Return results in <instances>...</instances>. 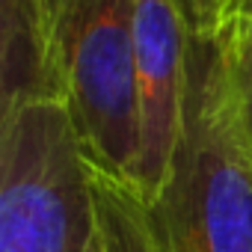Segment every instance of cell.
I'll return each mask as SVG.
<instances>
[{
    "label": "cell",
    "mask_w": 252,
    "mask_h": 252,
    "mask_svg": "<svg viewBox=\"0 0 252 252\" xmlns=\"http://www.w3.org/2000/svg\"><path fill=\"white\" fill-rule=\"evenodd\" d=\"M220 42H222V45L228 48V54H234V57L243 54V51H249V48H252V15L246 18V24H243L231 39H220Z\"/></svg>",
    "instance_id": "cell-10"
},
{
    "label": "cell",
    "mask_w": 252,
    "mask_h": 252,
    "mask_svg": "<svg viewBox=\"0 0 252 252\" xmlns=\"http://www.w3.org/2000/svg\"><path fill=\"white\" fill-rule=\"evenodd\" d=\"M152 211L172 252H252V137L220 39L190 48L181 140Z\"/></svg>",
    "instance_id": "cell-1"
},
{
    "label": "cell",
    "mask_w": 252,
    "mask_h": 252,
    "mask_svg": "<svg viewBox=\"0 0 252 252\" xmlns=\"http://www.w3.org/2000/svg\"><path fill=\"white\" fill-rule=\"evenodd\" d=\"M98 214L60 98L0 113V252H95Z\"/></svg>",
    "instance_id": "cell-2"
},
{
    "label": "cell",
    "mask_w": 252,
    "mask_h": 252,
    "mask_svg": "<svg viewBox=\"0 0 252 252\" xmlns=\"http://www.w3.org/2000/svg\"><path fill=\"white\" fill-rule=\"evenodd\" d=\"M193 42L220 39V0H178Z\"/></svg>",
    "instance_id": "cell-7"
},
{
    "label": "cell",
    "mask_w": 252,
    "mask_h": 252,
    "mask_svg": "<svg viewBox=\"0 0 252 252\" xmlns=\"http://www.w3.org/2000/svg\"><path fill=\"white\" fill-rule=\"evenodd\" d=\"M190 30L178 0H137V107L140 163L134 190L152 205L181 140L190 86Z\"/></svg>",
    "instance_id": "cell-4"
},
{
    "label": "cell",
    "mask_w": 252,
    "mask_h": 252,
    "mask_svg": "<svg viewBox=\"0 0 252 252\" xmlns=\"http://www.w3.org/2000/svg\"><path fill=\"white\" fill-rule=\"evenodd\" d=\"M95 252H104V246H101V234H98V243H95Z\"/></svg>",
    "instance_id": "cell-11"
},
{
    "label": "cell",
    "mask_w": 252,
    "mask_h": 252,
    "mask_svg": "<svg viewBox=\"0 0 252 252\" xmlns=\"http://www.w3.org/2000/svg\"><path fill=\"white\" fill-rule=\"evenodd\" d=\"M57 71L86 163L134 184L137 0H57Z\"/></svg>",
    "instance_id": "cell-3"
},
{
    "label": "cell",
    "mask_w": 252,
    "mask_h": 252,
    "mask_svg": "<svg viewBox=\"0 0 252 252\" xmlns=\"http://www.w3.org/2000/svg\"><path fill=\"white\" fill-rule=\"evenodd\" d=\"M228 57H231V68H234V83H237L243 119H246V128H249V137H252V48L237 54V57L234 54H228Z\"/></svg>",
    "instance_id": "cell-8"
},
{
    "label": "cell",
    "mask_w": 252,
    "mask_h": 252,
    "mask_svg": "<svg viewBox=\"0 0 252 252\" xmlns=\"http://www.w3.org/2000/svg\"><path fill=\"white\" fill-rule=\"evenodd\" d=\"M104 252H172L152 205L122 178L89 166Z\"/></svg>",
    "instance_id": "cell-6"
},
{
    "label": "cell",
    "mask_w": 252,
    "mask_h": 252,
    "mask_svg": "<svg viewBox=\"0 0 252 252\" xmlns=\"http://www.w3.org/2000/svg\"><path fill=\"white\" fill-rule=\"evenodd\" d=\"M252 15V0H220V39H231Z\"/></svg>",
    "instance_id": "cell-9"
},
{
    "label": "cell",
    "mask_w": 252,
    "mask_h": 252,
    "mask_svg": "<svg viewBox=\"0 0 252 252\" xmlns=\"http://www.w3.org/2000/svg\"><path fill=\"white\" fill-rule=\"evenodd\" d=\"M60 98L57 0H0V113Z\"/></svg>",
    "instance_id": "cell-5"
}]
</instances>
